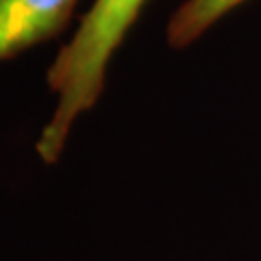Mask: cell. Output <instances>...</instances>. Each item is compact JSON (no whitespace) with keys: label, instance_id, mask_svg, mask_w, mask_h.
<instances>
[{"label":"cell","instance_id":"cell-2","mask_svg":"<svg viewBox=\"0 0 261 261\" xmlns=\"http://www.w3.org/2000/svg\"><path fill=\"white\" fill-rule=\"evenodd\" d=\"M76 0H0V61L57 37Z\"/></svg>","mask_w":261,"mask_h":261},{"label":"cell","instance_id":"cell-3","mask_svg":"<svg viewBox=\"0 0 261 261\" xmlns=\"http://www.w3.org/2000/svg\"><path fill=\"white\" fill-rule=\"evenodd\" d=\"M242 3L246 0H185L170 18L168 44L176 50L187 48Z\"/></svg>","mask_w":261,"mask_h":261},{"label":"cell","instance_id":"cell-1","mask_svg":"<svg viewBox=\"0 0 261 261\" xmlns=\"http://www.w3.org/2000/svg\"><path fill=\"white\" fill-rule=\"evenodd\" d=\"M144 5L146 0H94L72 39L55 57L48 85L57 94V109L35 146L46 163L59 159L72 122L98 102L107 65Z\"/></svg>","mask_w":261,"mask_h":261}]
</instances>
